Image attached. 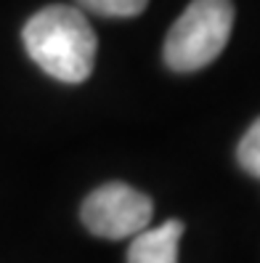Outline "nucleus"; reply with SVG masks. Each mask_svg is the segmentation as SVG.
Here are the masks:
<instances>
[{"label":"nucleus","instance_id":"obj_1","mask_svg":"<svg viewBox=\"0 0 260 263\" xmlns=\"http://www.w3.org/2000/svg\"><path fill=\"white\" fill-rule=\"evenodd\" d=\"M24 48L35 64L53 80L85 83L96 64L98 40L85 13L74 6H45L24 24Z\"/></svg>","mask_w":260,"mask_h":263},{"label":"nucleus","instance_id":"obj_6","mask_svg":"<svg viewBox=\"0 0 260 263\" xmlns=\"http://www.w3.org/2000/svg\"><path fill=\"white\" fill-rule=\"evenodd\" d=\"M236 160L250 176L260 178V117L242 136V141L236 146Z\"/></svg>","mask_w":260,"mask_h":263},{"label":"nucleus","instance_id":"obj_3","mask_svg":"<svg viewBox=\"0 0 260 263\" xmlns=\"http://www.w3.org/2000/svg\"><path fill=\"white\" fill-rule=\"evenodd\" d=\"M154 202L149 194L128 186L122 181L104 183L85 197L80 218L90 234L101 239H128L149 229Z\"/></svg>","mask_w":260,"mask_h":263},{"label":"nucleus","instance_id":"obj_2","mask_svg":"<svg viewBox=\"0 0 260 263\" xmlns=\"http://www.w3.org/2000/svg\"><path fill=\"white\" fill-rule=\"evenodd\" d=\"M231 29V0H191L165 37V64L175 72L205 69L223 53Z\"/></svg>","mask_w":260,"mask_h":263},{"label":"nucleus","instance_id":"obj_5","mask_svg":"<svg viewBox=\"0 0 260 263\" xmlns=\"http://www.w3.org/2000/svg\"><path fill=\"white\" fill-rule=\"evenodd\" d=\"M77 3L90 13H98V16L130 19V16H138L149 0H77Z\"/></svg>","mask_w":260,"mask_h":263},{"label":"nucleus","instance_id":"obj_4","mask_svg":"<svg viewBox=\"0 0 260 263\" xmlns=\"http://www.w3.org/2000/svg\"><path fill=\"white\" fill-rule=\"evenodd\" d=\"M181 237V221H165L157 229H146L133 237L128 247V263H178Z\"/></svg>","mask_w":260,"mask_h":263}]
</instances>
